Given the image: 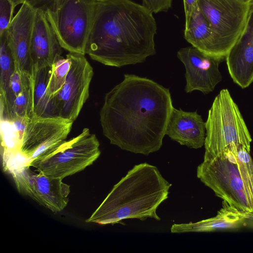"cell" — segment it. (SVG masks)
Listing matches in <instances>:
<instances>
[{
  "label": "cell",
  "instance_id": "obj_1",
  "mask_svg": "<svg viewBox=\"0 0 253 253\" xmlns=\"http://www.w3.org/2000/svg\"><path fill=\"white\" fill-rule=\"evenodd\" d=\"M173 108L168 88L125 74L105 95L99 113L103 133L121 149L148 155L161 148Z\"/></svg>",
  "mask_w": 253,
  "mask_h": 253
},
{
  "label": "cell",
  "instance_id": "obj_2",
  "mask_svg": "<svg viewBox=\"0 0 253 253\" xmlns=\"http://www.w3.org/2000/svg\"><path fill=\"white\" fill-rule=\"evenodd\" d=\"M153 13L132 0H97L85 54L105 65L143 62L156 54Z\"/></svg>",
  "mask_w": 253,
  "mask_h": 253
},
{
  "label": "cell",
  "instance_id": "obj_3",
  "mask_svg": "<svg viewBox=\"0 0 253 253\" xmlns=\"http://www.w3.org/2000/svg\"><path fill=\"white\" fill-rule=\"evenodd\" d=\"M171 186L156 167L147 163L135 165L85 221L113 225L129 218L160 220L156 210L168 199Z\"/></svg>",
  "mask_w": 253,
  "mask_h": 253
},
{
  "label": "cell",
  "instance_id": "obj_4",
  "mask_svg": "<svg viewBox=\"0 0 253 253\" xmlns=\"http://www.w3.org/2000/svg\"><path fill=\"white\" fill-rule=\"evenodd\" d=\"M252 141L238 105L227 89L221 90L208 112L204 158L220 156L234 144L242 145L250 151Z\"/></svg>",
  "mask_w": 253,
  "mask_h": 253
},
{
  "label": "cell",
  "instance_id": "obj_5",
  "mask_svg": "<svg viewBox=\"0 0 253 253\" xmlns=\"http://www.w3.org/2000/svg\"><path fill=\"white\" fill-rule=\"evenodd\" d=\"M238 146L232 144L220 156L204 158L198 166L197 176L231 207L253 213L236 163Z\"/></svg>",
  "mask_w": 253,
  "mask_h": 253
},
{
  "label": "cell",
  "instance_id": "obj_6",
  "mask_svg": "<svg viewBox=\"0 0 253 253\" xmlns=\"http://www.w3.org/2000/svg\"><path fill=\"white\" fill-rule=\"evenodd\" d=\"M99 145L95 134L84 128L78 135L66 141L52 153L26 162L23 166L32 167L38 172L63 179L92 165L100 155Z\"/></svg>",
  "mask_w": 253,
  "mask_h": 253
},
{
  "label": "cell",
  "instance_id": "obj_7",
  "mask_svg": "<svg viewBox=\"0 0 253 253\" xmlns=\"http://www.w3.org/2000/svg\"><path fill=\"white\" fill-rule=\"evenodd\" d=\"M97 0H64L54 10H45L62 48L85 54Z\"/></svg>",
  "mask_w": 253,
  "mask_h": 253
},
{
  "label": "cell",
  "instance_id": "obj_8",
  "mask_svg": "<svg viewBox=\"0 0 253 253\" xmlns=\"http://www.w3.org/2000/svg\"><path fill=\"white\" fill-rule=\"evenodd\" d=\"M199 7L217 39L223 57L244 33L253 2L238 0H199Z\"/></svg>",
  "mask_w": 253,
  "mask_h": 253
},
{
  "label": "cell",
  "instance_id": "obj_9",
  "mask_svg": "<svg viewBox=\"0 0 253 253\" xmlns=\"http://www.w3.org/2000/svg\"><path fill=\"white\" fill-rule=\"evenodd\" d=\"M70 67L59 91L51 99L54 117L74 122L89 97L93 70L85 55L69 52Z\"/></svg>",
  "mask_w": 253,
  "mask_h": 253
},
{
  "label": "cell",
  "instance_id": "obj_10",
  "mask_svg": "<svg viewBox=\"0 0 253 253\" xmlns=\"http://www.w3.org/2000/svg\"><path fill=\"white\" fill-rule=\"evenodd\" d=\"M73 122L59 117L31 118L17 152L28 162L47 156L66 142Z\"/></svg>",
  "mask_w": 253,
  "mask_h": 253
},
{
  "label": "cell",
  "instance_id": "obj_11",
  "mask_svg": "<svg viewBox=\"0 0 253 253\" xmlns=\"http://www.w3.org/2000/svg\"><path fill=\"white\" fill-rule=\"evenodd\" d=\"M8 169L19 193L30 197L54 213L67 206L70 186L64 183L63 179L41 172L36 173L28 166Z\"/></svg>",
  "mask_w": 253,
  "mask_h": 253
},
{
  "label": "cell",
  "instance_id": "obj_12",
  "mask_svg": "<svg viewBox=\"0 0 253 253\" xmlns=\"http://www.w3.org/2000/svg\"><path fill=\"white\" fill-rule=\"evenodd\" d=\"M177 56L186 69L187 93L199 90L209 93L221 81L219 66L222 60L206 54L193 46L180 49Z\"/></svg>",
  "mask_w": 253,
  "mask_h": 253
},
{
  "label": "cell",
  "instance_id": "obj_13",
  "mask_svg": "<svg viewBox=\"0 0 253 253\" xmlns=\"http://www.w3.org/2000/svg\"><path fill=\"white\" fill-rule=\"evenodd\" d=\"M36 11L30 5L23 3L6 30L16 66L23 73L31 75L33 72L31 44Z\"/></svg>",
  "mask_w": 253,
  "mask_h": 253
},
{
  "label": "cell",
  "instance_id": "obj_14",
  "mask_svg": "<svg viewBox=\"0 0 253 253\" xmlns=\"http://www.w3.org/2000/svg\"><path fill=\"white\" fill-rule=\"evenodd\" d=\"M62 48L45 10L37 9L31 44L33 70L52 66L62 56Z\"/></svg>",
  "mask_w": 253,
  "mask_h": 253
},
{
  "label": "cell",
  "instance_id": "obj_15",
  "mask_svg": "<svg viewBox=\"0 0 253 253\" xmlns=\"http://www.w3.org/2000/svg\"><path fill=\"white\" fill-rule=\"evenodd\" d=\"M233 82L242 88L253 82V8L246 28L226 58Z\"/></svg>",
  "mask_w": 253,
  "mask_h": 253
},
{
  "label": "cell",
  "instance_id": "obj_16",
  "mask_svg": "<svg viewBox=\"0 0 253 253\" xmlns=\"http://www.w3.org/2000/svg\"><path fill=\"white\" fill-rule=\"evenodd\" d=\"M166 135L182 145L198 149L204 145L206 122L197 111L186 112L173 108Z\"/></svg>",
  "mask_w": 253,
  "mask_h": 253
},
{
  "label": "cell",
  "instance_id": "obj_17",
  "mask_svg": "<svg viewBox=\"0 0 253 253\" xmlns=\"http://www.w3.org/2000/svg\"><path fill=\"white\" fill-rule=\"evenodd\" d=\"M249 213L239 211L223 201L222 208L215 216L196 222L173 224L170 232L183 233L238 229L245 224Z\"/></svg>",
  "mask_w": 253,
  "mask_h": 253
},
{
  "label": "cell",
  "instance_id": "obj_18",
  "mask_svg": "<svg viewBox=\"0 0 253 253\" xmlns=\"http://www.w3.org/2000/svg\"><path fill=\"white\" fill-rule=\"evenodd\" d=\"M184 38L193 46L209 56L223 60L217 39L198 4L188 23L185 24Z\"/></svg>",
  "mask_w": 253,
  "mask_h": 253
},
{
  "label": "cell",
  "instance_id": "obj_19",
  "mask_svg": "<svg viewBox=\"0 0 253 253\" xmlns=\"http://www.w3.org/2000/svg\"><path fill=\"white\" fill-rule=\"evenodd\" d=\"M51 66L33 70L31 75L33 117H54L47 95V87Z\"/></svg>",
  "mask_w": 253,
  "mask_h": 253
},
{
  "label": "cell",
  "instance_id": "obj_20",
  "mask_svg": "<svg viewBox=\"0 0 253 253\" xmlns=\"http://www.w3.org/2000/svg\"><path fill=\"white\" fill-rule=\"evenodd\" d=\"M236 163L253 213V161L250 155V151L242 145H239L237 148Z\"/></svg>",
  "mask_w": 253,
  "mask_h": 253
},
{
  "label": "cell",
  "instance_id": "obj_21",
  "mask_svg": "<svg viewBox=\"0 0 253 253\" xmlns=\"http://www.w3.org/2000/svg\"><path fill=\"white\" fill-rule=\"evenodd\" d=\"M0 95H4L8 88L16 65L8 43L6 30L0 33Z\"/></svg>",
  "mask_w": 253,
  "mask_h": 253
},
{
  "label": "cell",
  "instance_id": "obj_22",
  "mask_svg": "<svg viewBox=\"0 0 253 253\" xmlns=\"http://www.w3.org/2000/svg\"><path fill=\"white\" fill-rule=\"evenodd\" d=\"M11 117V121L17 117H33L31 75H25L23 88L13 102Z\"/></svg>",
  "mask_w": 253,
  "mask_h": 253
},
{
  "label": "cell",
  "instance_id": "obj_23",
  "mask_svg": "<svg viewBox=\"0 0 253 253\" xmlns=\"http://www.w3.org/2000/svg\"><path fill=\"white\" fill-rule=\"evenodd\" d=\"M70 67V59L67 54L65 57L63 56L60 57L51 66L47 87V95L52 108L51 99L61 88Z\"/></svg>",
  "mask_w": 253,
  "mask_h": 253
},
{
  "label": "cell",
  "instance_id": "obj_24",
  "mask_svg": "<svg viewBox=\"0 0 253 253\" xmlns=\"http://www.w3.org/2000/svg\"><path fill=\"white\" fill-rule=\"evenodd\" d=\"M15 8L10 0H0V33L10 25L14 17Z\"/></svg>",
  "mask_w": 253,
  "mask_h": 253
},
{
  "label": "cell",
  "instance_id": "obj_25",
  "mask_svg": "<svg viewBox=\"0 0 253 253\" xmlns=\"http://www.w3.org/2000/svg\"><path fill=\"white\" fill-rule=\"evenodd\" d=\"M142 5L152 13L167 11L172 5V0H142Z\"/></svg>",
  "mask_w": 253,
  "mask_h": 253
},
{
  "label": "cell",
  "instance_id": "obj_26",
  "mask_svg": "<svg viewBox=\"0 0 253 253\" xmlns=\"http://www.w3.org/2000/svg\"><path fill=\"white\" fill-rule=\"evenodd\" d=\"M15 7L20 4L27 3L36 9L45 10L50 5L53 0H10Z\"/></svg>",
  "mask_w": 253,
  "mask_h": 253
},
{
  "label": "cell",
  "instance_id": "obj_27",
  "mask_svg": "<svg viewBox=\"0 0 253 253\" xmlns=\"http://www.w3.org/2000/svg\"><path fill=\"white\" fill-rule=\"evenodd\" d=\"M199 0H183L185 17V24L189 22L193 11L197 5Z\"/></svg>",
  "mask_w": 253,
  "mask_h": 253
},
{
  "label": "cell",
  "instance_id": "obj_28",
  "mask_svg": "<svg viewBox=\"0 0 253 253\" xmlns=\"http://www.w3.org/2000/svg\"><path fill=\"white\" fill-rule=\"evenodd\" d=\"M238 0L243 2H244V3H247L253 2V0Z\"/></svg>",
  "mask_w": 253,
  "mask_h": 253
}]
</instances>
